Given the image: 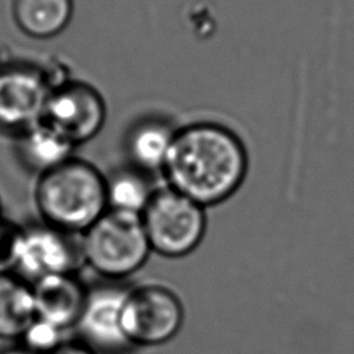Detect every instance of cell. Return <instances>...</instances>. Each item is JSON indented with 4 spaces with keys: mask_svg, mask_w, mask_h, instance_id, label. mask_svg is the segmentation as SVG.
<instances>
[{
    "mask_svg": "<svg viewBox=\"0 0 354 354\" xmlns=\"http://www.w3.org/2000/svg\"><path fill=\"white\" fill-rule=\"evenodd\" d=\"M84 267L80 234L33 221L19 225L11 271L33 283L59 274H79Z\"/></svg>",
    "mask_w": 354,
    "mask_h": 354,
    "instance_id": "8992f818",
    "label": "cell"
},
{
    "mask_svg": "<svg viewBox=\"0 0 354 354\" xmlns=\"http://www.w3.org/2000/svg\"><path fill=\"white\" fill-rule=\"evenodd\" d=\"M51 354H97V353L91 347H88L86 343L79 340L77 337H73V339H64V342Z\"/></svg>",
    "mask_w": 354,
    "mask_h": 354,
    "instance_id": "ac0fdd59",
    "label": "cell"
},
{
    "mask_svg": "<svg viewBox=\"0 0 354 354\" xmlns=\"http://www.w3.org/2000/svg\"><path fill=\"white\" fill-rule=\"evenodd\" d=\"M87 286L77 274H59L32 283L36 315L62 330L73 329L87 296Z\"/></svg>",
    "mask_w": 354,
    "mask_h": 354,
    "instance_id": "30bf717a",
    "label": "cell"
},
{
    "mask_svg": "<svg viewBox=\"0 0 354 354\" xmlns=\"http://www.w3.org/2000/svg\"><path fill=\"white\" fill-rule=\"evenodd\" d=\"M17 28L32 39L46 40L62 33L73 17V0H12Z\"/></svg>",
    "mask_w": 354,
    "mask_h": 354,
    "instance_id": "4fadbf2b",
    "label": "cell"
},
{
    "mask_svg": "<svg viewBox=\"0 0 354 354\" xmlns=\"http://www.w3.org/2000/svg\"><path fill=\"white\" fill-rule=\"evenodd\" d=\"M151 177L130 165L105 174L106 210L141 216L156 189Z\"/></svg>",
    "mask_w": 354,
    "mask_h": 354,
    "instance_id": "9a60e30c",
    "label": "cell"
},
{
    "mask_svg": "<svg viewBox=\"0 0 354 354\" xmlns=\"http://www.w3.org/2000/svg\"><path fill=\"white\" fill-rule=\"evenodd\" d=\"M248 170V149L238 134L220 123L195 122L176 130L160 176L207 209L236 194Z\"/></svg>",
    "mask_w": 354,
    "mask_h": 354,
    "instance_id": "6da1fadb",
    "label": "cell"
},
{
    "mask_svg": "<svg viewBox=\"0 0 354 354\" xmlns=\"http://www.w3.org/2000/svg\"><path fill=\"white\" fill-rule=\"evenodd\" d=\"M184 321V303L171 288L158 282L129 286L122 325L134 350L171 342L181 332Z\"/></svg>",
    "mask_w": 354,
    "mask_h": 354,
    "instance_id": "5b68a950",
    "label": "cell"
},
{
    "mask_svg": "<svg viewBox=\"0 0 354 354\" xmlns=\"http://www.w3.org/2000/svg\"><path fill=\"white\" fill-rule=\"evenodd\" d=\"M0 214H3V205H1V196H0Z\"/></svg>",
    "mask_w": 354,
    "mask_h": 354,
    "instance_id": "ffe728a7",
    "label": "cell"
},
{
    "mask_svg": "<svg viewBox=\"0 0 354 354\" xmlns=\"http://www.w3.org/2000/svg\"><path fill=\"white\" fill-rule=\"evenodd\" d=\"M43 120L77 148L102 130L106 105L100 91L91 84L66 80L53 86Z\"/></svg>",
    "mask_w": 354,
    "mask_h": 354,
    "instance_id": "ba28073f",
    "label": "cell"
},
{
    "mask_svg": "<svg viewBox=\"0 0 354 354\" xmlns=\"http://www.w3.org/2000/svg\"><path fill=\"white\" fill-rule=\"evenodd\" d=\"M64 332L57 325L36 315L17 343L33 354H51L64 342Z\"/></svg>",
    "mask_w": 354,
    "mask_h": 354,
    "instance_id": "2e32d148",
    "label": "cell"
},
{
    "mask_svg": "<svg viewBox=\"0 0 354 354\" xmlns=\"http://www.w3.org/2000/svg\"><path fill=\"white\" fill-rule=\"evenodd\" d=\"M76 147L47 122L40 120L15 136V155L36 177L75 156Z\"/></svg>",
    "mask_w": 354,
    "mask_h": 354,
    "instance_id": "8fae6325",
    "label": "cell"
},
{
    "mask_svg": "<svg viewBox=\"0 0 354 354\" xmlns=\"http://www.w3.org/2000/svg\"><path fill=\"white\" fill-rule=\"evenodd\" d=\"M33 199L41 221L82 234L106 212L105 174L73 156L37 177Z\"/></svg>",
    "mask_w": 354,
    "mask_h": 354,
    "instance_id": "7a4b0ae2",
    "label": "cell"
},
{
    "mask_svg": "<svg viewBox=\"0 0 354 354\" xmlns=\"http://www.w3.org/2000/svg\"><path fill=\"white\" fill-rule=\"evenodd\" d=\"M54 84L47 75L29 65L0 69V130L19 134L43 120Z\"/></svg>",
    "mask_w": 354,
    "mask_h": 354,
    "instance_id": "9c48e42d",
    "label": "cell"
},
{
    "mask_svg": "<svg viewBox=\"0 0 354 354\" xmlns=\"http://www.w3.org/2000/svg\"><path fill=\"white\" fill-rule=\"evenodd\" d=\"M35 318L32 283L11 270L0 271V339L17 342Z\"/></svg>",
    "mask_w": 354,
    "mask_h": 354,
    "instance_id": "5bb4252c",
    "label": "cell"
},
{
    "mask_svg": "<svg viewBox=\"0 0 354 354\" xmlns=\"http://www.w3.org/2000/svg\"><path fill=\"white\" fill-rule=\"evenodd\" d=\"M176 130L167 122L147 119L137 123L126 137L129 165L149 174H162Z\"/></svg>",
    "mask_w": 354,
    "mask_h": 354,
    "instance_id": "7c38bea8",
    "label": "cell"
},
{
    "mask_svg": "<svg viewBox=\"0 0 354 354\" xmlns=\"http://www.w3.org/2000/svg\"><path fill=\"white\" fill-rule=\"evenodd\" d=\"M129 286L124 282L105 281L87 286L82 313L73 326L75 337L97 354H127L134 347L122 325V308Z\"/></svg>",
    "mask_w": 354,
    "mask_h": 354,
    "instance_id": "52a82bcc",
    "label": "cell"
},
{
    "mask_svg": "<svg viewBox=\"0 0 354 354\" xmlns=\"http://www.w3.org/2000/svg\"><path fill=\"white\" fill-rule=\"evenodd\" d=\"M19 225L0 214V271L11 270Z\"/></svg>",
    "mask_w": 354,
    "mask_h": 354,
    "instance_id": "e0dca14e",
    "label": "cell"
},
{
    "mask_svg": "<svg viewBox=\"0 0 354 354\" xmlns=\"http://www.w3.org/2000/svg\"><path fill=\"white\" fill-rule=\"evenodd\" d=\"M0 354H33V353L28 351V350L24 348L21 344L15 343V344H11V346H7V347L0 348Z\"/></svg>",
    "mask_w": 354,
    "mask_h": 354,
    "instance_id": "d6986e66",
    "label": "cell"
},
{
    "mask_svg": "<svg viewBox=\"0 0 354 354\" xmlns=\"http://www.w3.org/2000/svg\"><path fill=\"white\" fill-rule=\"evenodd\" d=\"M84 266L105 281L123 282L152 254L141 216L106 210L80 234Z\"/></svg>",
    "mask_w": 354,
    "mask_h": 354,
    "instance_id": "3957f363",
    "label": "cell"
},
{
    "mask_svg": "<svg viewBox=\"0 0 354 354\" xmlns=\"http://www.w3.org/2000/svg\"><path fill=\"white\" fill-rule=\"evenodd\" d=\"M152 253L181 259L195 252L207 230L206 207L163 184L141 213Z\"/></svg>",
    "mask_w": 354,
    "mask_h": 354,
    "instance_id": "277c9868",
    "label": "cell"
}]
</instances>
